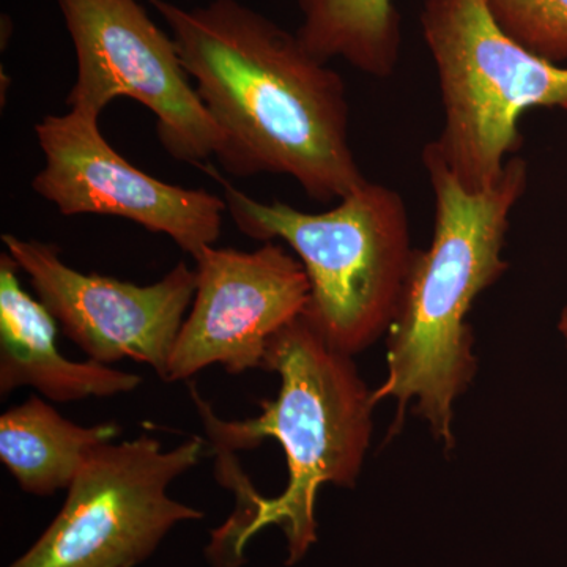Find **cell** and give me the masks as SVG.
Returning <instances> with one entry per match:
<instances>
[{"instance_id": "obj_1", "label": "cell", "mask_w": 567, "mask_h": 567, "mask_svg": "<svg viewBox=\"0 0 567 567\" xmlns=\"http://www.w3.org/2000/svg\"><path fill=\"white\" fill-rule=\"evenodd\" d=\"M148 2L223 134L216 158L226 173L286 175L317 203L368 182L350 141L346 82L297 33L238 0Z\"/></svg>"}, {"instance_id": "obj_2", "label": "cell", "mask_w": 567, "mask_h": 567, "mask_svg": "<svg viewBox=\"0 0 567 567\" xmlns=\"http://www.w3.org/2000/svg\"><path fill=\"white\" fill-rule=\"evenodd\" d=\"M423 166L434 194V230L427 249H416L404 293L386 333V375L372 391L375 404H398L393 432L405 409L416 413L446 451L456 445L454 404L476 375L475 338L466 316L484 290L509 268L503 257L514 208L527 193V159H507L498 181L468 192L431 145Z\"/></svg>"}, {"instance_id": "obj_3", "label": "cell", "mask_w": 567, "mask_h": 567, "mask_svg": "<svg viewBox=\"0 0 567 567\" xmlns=\"http://www.w3.org/2000/svg\"><path fill=\"white\" fill-rule=\"evenodd\" d=\"M267 371L281 380L276 399L260 402L262 413L223 421L197 391L192 398L213 447L235 453L275 439L286 454L289 481L281 495L259 502L248 540L278 525L295 565L317 540L316 498L324 484L352 488L371 445L374 398L352 357L338 352L303 316L284 327L268 346Z\"/></svg>"}, {"instance_id": "obj_4", "label": "cell", "mask_w": 567, "mask_h": 567, "mask_svg": "<svg viewBox=\"0 0 567 567\" xmlns=\"http://www.w3.org/2000/svg\"><path fill=\"white\" fill-rule=\"evenodd\" d=\"M221 183L227 213L254 240H282L309 279L305 319L338 352H364L393 323L416 249L404 197L365 182L331 210L308 213L274 200L260 203Z\"/></svg>"}, {"instance_id": "obj_5", "label": "cell", "mask_w": 567, "mask_h": 567, "mask_svg": "<svg viewBox=\"0 0 567 567\" xmlns=\"http://www.w3.org/2000/svg\"><path fill=\"white\" fill-rule=\"evenodd\" d=\"M420 25L443 106L442 132L427 144L465 189L483 192L520 151L525 112H567V65L507 37L486 0H424Z\"/></svg>"}, {"instance_id": "obj_6", "label": "cell", "mask_w": 567, "mask_h": 567, "mask_svg": "<svg viewBox=\"0 0 567 567\" xmlns=\"http://www.w3.org/2000/svg\"><path fill=\"white\" fill-rule=\"evenodd\" d=\"M204 447L196 436L164 451L148 435L99 447L66 488L61 513L9 567L140 565L175 525L204 517L167 495L177 477L199 464Z\"/></svg>"}, {"instance_id": "obj_7", "label": "cell", "mask_w": 567, "mask_h": 567, "mask_svg": "<svg viewBox=\"0 0 567 567\" xmlns=\"http://www.w3.org/2000/svg\"><path fill=\"white\" fill-rule=\"evenodd\" d=\"M76 54L69 110L100 117L114 100L132 99L155 115L156 136L181 163L218 156L223 134L183 66L173 35L140 0H58Z\"/></svg>"}, {"instance_id": "obj_8", "label": "cell", "mask_w": 567, "mask_h": 567, "mask_svg": "<svg viewBox=\"0 0 567 567\" xmlns=\"http://www.w3.org/2000/svg\"><path fill=\"white\" fill-rule=\"evenodd\" d=\"M99 121L69 110L37 123L44 166L33 177V192L63 216H117L167 235L193 260L215 246L227 212L224 197L142 173L106 141Z\"/></svg>"}, {"instance_id": "obj_9", "label": "cell", "mask_w": 567, "mask_h": 567, "mask_svg": "<svg viewBox=\"0 0 567 567\" xmlns=\"http://www.w3.org/2000/svg\"><path fill=\"white\" fill-rule=\"evenodd\" d=\"M6 252L31 279L41 303L89 360L140 361L166 382L175 341L196 293V270L175 265L151 286L81 274L63 262L61 249L3 234Z\"/></svg>"}, {"instance_id": "obj_10", "label": "cell", "mask_w": 567, "mask_h": 567, "mask_svg": "<svg viewBox=\"0 0 567 567\" xmlns=\"http://www.w3.org/2000/svg\"><path fill=\"white\" fill-rule=\"evenodd\" d=\"M194 262L196 293L166 382L215 364L233 375L264 369L274 336L305 315L311 287L303 265L274 241L254 251L208 246Z\"/></svg>"}, {"instance_id": "obj_11", "label": "cell", "mask_w": 567, "mask_h": 567, "mask_svg": "<svg viewBox=\"0 0 567 567\" xmlns=\"http://www.w3.org/2000/svg\"><path fill=\"white\" fill-rule=\"evenodd\" d=\"M17 262L0 256V394L31 386L55 404L133 393L142 377L99 361H73L58 349L59 323L22 289Z\"/></svg>"}, {"instance_id": "obj_12", "label": "cell", "mask_w": 567, "mask_h": 567, "mask_svg": "<svg viewBox=\"0 0 567 567\" xmlns=\"http://www.w3.org/2000/svg\"><path fill=\"white\" fill-rule=\"evenodd\" d=\"M115 423L80 425L32 394L0 416V461L25 494L66 491L99 447L114 442Z\"/></svg>"}, {"instance_id": "obj_13", "label": "cell", "mask_w": 567, "mask_h": 567, "mask_svg": "<svg viewBox=\"0 0 567 567\" xmlns=\"http://www.w3.org/2000/svg\"><path fill=\"white\" fill-rule=\"evenodd\" d=\"M298 39L319 61L333 59L386 80L402 54V18L393 0H297Z\"/></svg>"}, {"instance_id": "obj_14", "label": "cell", "mask_w": 567, "mask_h": 567, "mask_svg": "<svg viewBox=\"0 0 567 567\" xmlns=\"http://www.w3.org/2000/svg\"><path fill=\"white\" fill-rule=\"evenodd\" d=\"M498 28L525 50L567 63V0H486Z\"/></svg>"}, {"instance_id": "obj_15", "label": "cell", "mask_w": 567, "mask_h": 567, "mask_svg": "<svg viewBox=\"0 0 567 567\" xmlns=\"http://www.w3.org/2000/svg\"><path fill=\"white\" fill-rule=\"evenodd\" d=\"M558 331L559 334L563 336V341H565V346L567 349V306L565 309H563L561 316H559Z\"/></svg>"}]
</instances>
